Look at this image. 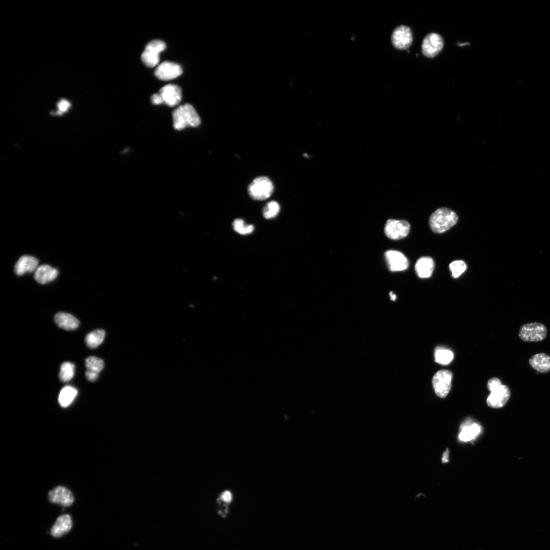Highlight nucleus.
Returning <instances> with one entry per match:
<instances>
[{"label":"nucleus","mask_w":550,"mask_h":550,"mask_svg":"<svg viewBox=\"0 0 550 550\" xmlns=\"http://www.w3.org/2000/svg\"><path fill=\"white\" fill-rule=\"evenodd\" d=\"M56 324L62 329L67 331L77 329L80 324L79 321L73 315L65 312L57 313L54 318Z\"/></svg>","instance_id":"nucleus-17"},{"label":"nucleus","mask_w":550,"mask_h":550,"mask_svg":"<svg viewBox=\"0 0 550 550\" xmlns=\"http://www.w3.org/2000/svg\"><path fill=\"white\" fill-rule=\"evenodd\" d=\"M458 216L453 211L440 208L434 212L429 220V226L433 233L442 234L456 224Z\"/></svg>","instance_id":"nucleus-2"},{"label":"nucleus","mask_w":550,"mask_h":550,"mask_svg":"<svg viewBox=\"0 0 550 550\" xmlns=\"http://www.w3.org/2000/svg\"><path fill=\"white\" fill-rule=\"evenodd\" d=\"M159 94L163 103L169 107L176 106L182 100V90L177 85L170 84L164 86L160 90Z\"/></svg>","instance_id":"nucleus-12"},{"label":"nucleus","mask_w":550,"mask_h":550,"mask_svg":"<svg viewBox=\"0 0 550 550\" xmlns=\"http://www.w3.org/2000/svg\"><path fill=\"white\" fill-rule=\"evenodd\" d=\"M529 362L532 368L539 372L546 373L550 371V356L546 354H535Z\"/></svg>","instance_id":"nucleus-21"},{"label":"nucleus","mask_w":550,"mask_h":550,"mask_svg":"<svg viewBox=\"0 0 550 550\" xmlns=\"http://www.w3.org/2000/svg\"><path fill=\"white\" fill-rule=\"evenodd\" d=\"M105 335L104 330H96L87 335L85 341L90 348L95 349L103 342Z\"/></svg>","instance_id":"nucleus-22"},{"label":"nucleus","mask_w":550,"mask_h":550,"mask_svg":"<svg viewBox=\"0 0 550 550\" xmlns=\"http://www.w3.org/2000/svg\"><path fill=\"white\" fill-rule=\"evenodd\" d=\"M49 499L52 503L65 507L72 505L74 501L72 492L63 486H58L51 490L49 493Z\"/></svg>","instance_id":"nucleus-14"},{"label":"nucleus","mask_w":550,"mask_h":550,"mask_svg":"<svg viewBox=\"0 0 550 550\" xmlns=\"http://www.w3.org/2000/svg\"><path fill=\"white\" fill-rule=\"evenodd\" d=\"M219 498L226 503H229L233 500V495L231 492L226 490L220 495Z\"/></svg>","instance_id":"nucleus-32"},{"label":"nucleus","mask_w":550,"mask_h":550,"mask_svg":"<svg viewBox=\"0 0 550 550\" xmlns=\"http://www.w3.org/2000/svg\"><path fill=\"white\" fill-rule=\"evenodd\" d=\"M78 391L71 386H66L61 390L59 396V402L61 406L68 407L73 402L77 395Z\"/></svg>","instance_id":"nucleus-23"},{"label":"nucleus","mask_w":550,"mask_h":550,"mask_svg":"<svg viewBox=\"0 0 550 550\" xmlns=\"http://www.w3.org/2000/svg\"><path fill=\"white\" fill-rule=\"evenodd\" d=\"M70 103L68 101L66 100H62L57 104L58 108H59V111L57 113L62 114L67 112L70 108Z\"/></svg>","instance_id":"nucleus-31"},{"label":"nucleus","mask_w":550,"mask_h":550,"mask_svg":"<svg viewBox=\"0 0 550 550\" xmlns=\"http://www.w3.org/2000/svg\"><path fill=\"white\" fill-rule=\"evenodd\" d=\"M182 73L183 69L179 65L169 62L159 65L155 72V76L160 80L164 81L177 78Z\"/></svg>","instance_id":"nucleus-11"},{"label":"nucleus","mask_w":550,"mask_h":550,"mask_svg":"<svg viewBox=\"0 0 550 550\" xmlns=\"http://www.w3.org/2000/svg\"><path fill=\"white\" fill-rule=\"evenodd\" d=\"M217 504L218 505V514L222 517H225L228 513V507L225 503L222 501L220 498L217 499Z\"/></svg>","instance_id":"nucleus-30"},{"label":"nucleus","mask_w":550,"mask_h":550,"mask_svg":"<svg viewBox=\"0 0 550 550\" xmlns=\"http://www.w3.org/2000/svg\"><path fill=\"white\" fill-rule=\"evenodd\" d=\"M271 181L265 177H258L254 180L248 187L250 197L256 200H264L269 198L274 191Z\"/></svg>","instance_id":"nucleus-4"},{"label":"nucleus","mask_w":550,"mask_h":550,"mask_svg":"<svg viewBox=\"0 0 550 550\" xmlns=\"http://www.w3.org/2000/svg\"><path fill=\"white\" fill-rule=\"evenodd\" d=\"M452 373L448 370L438 371L432 378V385L435 393L440 398H445L451 388Z\"/></svg>","instance_id":"nucleus-7"},{"label":"nucleus","mask_w":550,"mask_h":550,"mask_svg":"<svg viewBox=\"0 0 550 550\" xmlns=\"http://www.w3.org/2000/svg\"><path fill=\"white\" fill-rule=\"evenodd\" d=\"M151 101L152 103L155 105L163 104L162 99L159 94L153 95L151 98Z\"/></svg>","instance_id":"nucleus-33"},{"label":"nucleus","mask_w":550,"mask_h":550,"mask_svg":"<svg viewBox=\"0 0 550 550\" xmlns=\"http://www.w3.org/2000/svg\"><path fill=\"white\" fill-rule=\"evenodd\" d=\"M448 456H449V450H448V449H447L446 451L444 453L443 455L442 461H443V463L444 462V463L447 462L448 461Z\"/></svg>","instance_id":"nucleus-34"},{"label":"nucleus","mask_w":550,"mask_h":550,"mask_svg":"<svg viewBox=\"0 0 550 550\" xmlns=\"http://www.w3.org/2000/svg\"><path fill=\"white\" fill-rule=\"evenodd\" d=\"M481 428L476 423H471L468 421L461 427V432L459 434V440L463 442H469L474 439L479 434Z\"/></svg>","instance_id":"nucleus-20"},{"label":"nucleus","mask_w":550,"mask_h":550,"mask_svg":"<svg viewBox=\"0 0 550 550\" xmlns=\"http://www.w3.org/2000/svg\"><path fill=\"white\" fill-rule=\"evenodd\" d=\"M73 522L70 515L64 514L57 518L51 529V534L54 537H61L72 528Z\"/></svg>","instance_id":"nucleus-15"},{"label":"nucleus","mask_w":550,"mask_h":550,"mask_svg":"<svg viewBox=\"0 0 550 550\" xmlns=\"http://www.w3.org/2000/svg\"><path fill=\"white\" fill-rule=\"evenodd\" d=\"M443 40L442 37L435 33L430 34L423 40L422 44L423 54L428 58L436 56L443 49Z\"/></svg>","instance_id":"nucleus-9"},{"label":"nucleus","mask_w":550,"mask_h":550,"mask_svg":"<svg viewBox=\"0 0 550 550\" xmlns=\"http://www.w3.org/2000/svg\"><path fill=\"white\" fill-rule=\"evenodd\" d=\"M390 298H391V300L392 301H395V300H396V295L394 294L393 293V292H390Z\"/></svg>","instance_id":"nucleus-35"},{"label":"nucleus","mask_w":550,"mask_h":550,"mask_svg":"<svg viewBox=\"0 0 550 550\" xmlns=\"http://www.w3.org/2000/svg\"><path fill=\"white\" fill-rule=\"evenodd\" d=\"M166 48L165 43L160 40L150 42L141 55V60L147 67L153 68L160 62V54Z\"/></svg>","instance_id":"nucleus-5"},{"label":"nucleus","mask_w":550,"mask_h":550,"mask_svg":"<svg viewBox=\"0 0 550 550\" xmlns=\"http://www.w3.org/2000/svg\"><path fill=\"white\" fill-rule=\"evenodd\" d=\"M87 371L99 375L104 367V361L96 357H90L85 360Z\"/></svg>","instance_id":"nucleus-25"},{"label":"nucleus","mask_w":550,"mask_h":550,"mask_svg":"<svg viewBox=\"0 0 550 550\" xmlns=\"http://www.w3.org/2000/svg\"><path fill=\"white\" fill-rule=\"evenodd\" d=\"M234 230L241 235H248L252 233L254 230L253 225H248L241 219H237L233 223Z\"/></svg>","instance_id":"nucleus-27"},{"label":"nucleus","mask_w":550,"mask_h":550,"mask_svg":"<svg viewBox=\"0 0 550 550\" xmlns=\"http://www.w3.org/2000/svg\"><path fill=\"white\" fill-rule=\"evenodd\" d=\"M392 42L397 49H408L413 41L412 33L410 28L401 26L395 29L392 35Z\"/></svg>","instance_id":"nucleus-10"},{"label":"nucleus","mask_w":550,"mask_h":550,"mask_svg":"<svg viewBox=\"0 0 550 550\" xmlns=\"http://www.w3.org/2000/svg\"><path fill=\"white\" fill-rule=\"evenodd\" d=\"M434 262L429 257L420 258L415 265V270L417 275L421 278L430 277L434 270Z\"/></svg>","instance_id":"nucleus-19"},{"label":"nucleus","mask_w":550,"mask_h":550,"mask_svg":"<svg viewBox=\"0 0 550 550\" xmlns=\"http://www.w3.org/2000/svg\"><path fill=\"white\" fill-rule=\"evenodd\" d=\"M75 365L71 362H64L61 366L60 373V380L64 383L70 381L75 374Z\"/></svg>","instance_id":"nucleus-26"},{"label":"nucleus","mask_w":550,"mask_h":550,"mask_svg":"<svg viewBox=\"0 0 550 550\" xmlns=\"http://www.w3.org/2000/svg\"><path fill=\"white\" fill-rule=\"evenodd\" d=\"M487 388L491 392L486 400L488 406L495 409L504 407L510 398L509 388L502 385L500 380L497 378H491L488 381Z\"/></svg>","instance_id":"nucleus-3"},{"label":"nucleus","mask_w":550,"mask_h":550,"mask_svg":"<svg viewBox=\"0 0 550 550\" xmlns=\"http://www.w3.org/2000/svg\"><path fill=\"white\" fill-rule=\"evenodd\" d=\"M410 225L405 220L390 219L385 226L386 236L393 240H401L406 237L410 232Z\"/></svg>","instance_id":"nucleus-8"},{"label":"nucleus","mask_w":550,"mask_h":550,"mask_svg":"<svg viewBox=\"0 0 550 550\" xmlns=\"http://www.w3.org/2000/svg\"><path fill=\"white\" fill-rule=\"evenodd\" d=\"M59 275V271L49 265H43L38 268L35 278L37 282L45 284L54 280Z\"/></svg>","instance_id":"nucleus-18"},{"label":"nucleus","mask_w":550,"mask_h":550,"mask_svg":"<svg viewBox=\"0 0 550 550\" xmlns=\"http://www.w3.org/2000/svg\"><path fill=\"white\" fill-rule=\"evenodd\" d=\"M389 270L392 272H401L409 267L408 259L402 253L396 250H389L385 254Z\"/></svg>","instance_id":"nucleus-13"},{"label":"nucleus","mask_w":550,"mask_h":550,"mask_svg":"<svg viewBox=\"0 0 550 550\" xmlns=\"http://www.w3.org/2000/svg\"><path fill=\"white\" fill-rule=\"evenodd\" d=\"M547 330L541 323L526 324L520 327L518 336L521 340L526 342H538L546 337Z\"/></svg>","instance_id":"nucleus-6"},{"label":"nucleus","mask_w":550,"mask_h":550,"mask_svg":"<svg viewBox=\"0 0 550 550\" xmlns=\"http://www.w3.org/2000/svg\"><path fill=\"white\" fill-rule=\"evenodd\" d=\"M173 127L181 131L188 127L196 128L201 124L199 116L190 104L179 106L172 113Z\"/></svg>","instance_id":"nucleus-1"},{"label":"nucleus","mask_w":550,"mask_h":550,"mask_svg":"<svg viewBox=\"0 0 550 550\" xmlns=\"http://www.w3.org/2000/svg\"><path fill=\"white\" fill-rule=\"evenodd\" d=\"M280 211V207L278 202L272 201L269 202L263 210V215L266 219H272L276 217Z\"/></svg>","instance_id":"nucleus-28"},{"label":"nucleus","mask_w":550,"mask_h":550,"mask_svg":"<svg viewBox=\"0 0 550 550\" xmlns=\"http://www.w3.org/2000/svg\"><path fill=\"white\" fill-rule=\"evenodd\" d=\"M469 43H467V44H458V45H459V46H465V45H469Z\"/></svg>","instance_id":"nucleus-36"},{"label":"nucleus","mask_w":550,"mask_h":550,"mask_svg":"<svg viewBox=\"0 0 550 550\" xmlns=\"http://www.w3.org/2000/svg\"><path fill=\"white\" fill-rule=\"evenodd\" d=\"M435 357L436 362L438 363L446 365L451 362L454 357V354L451 351L448 349L438 347L435 351Z\"/></svg>","instance_id":"nucleus-24"},{"label":"nucleus","mask_w":550,"mask_h":550,"mask_svg":"<svg viewBox=\"0 0 550 550\" xmlns=\"http://www.w3.org/2000/svg\"><path fill=\"white\" fill-rule=\"evenodd\" d=\"M449 268L452 273V276L454 278H456L465 272L467 269V265L462 260H455V261L450 264Z\"/></svg>","instance_id":"nucleus-29"},{"label":"nucleus","mask_w":550,"mask_h":550,"mask_svg":"<svg viewBox=\"0 0 550 550\" xmlns=\"http://www.w3.org/2000/svg\"><path fill=\"white\" fill-rule=\"evenodd\" d=\"M39 263V260L34 257L23 256L16 264L15 272L19 276H22L26 273H32L37 270Z\"/></svg>","instance_id":"nucleus-16"}]
</instances>
